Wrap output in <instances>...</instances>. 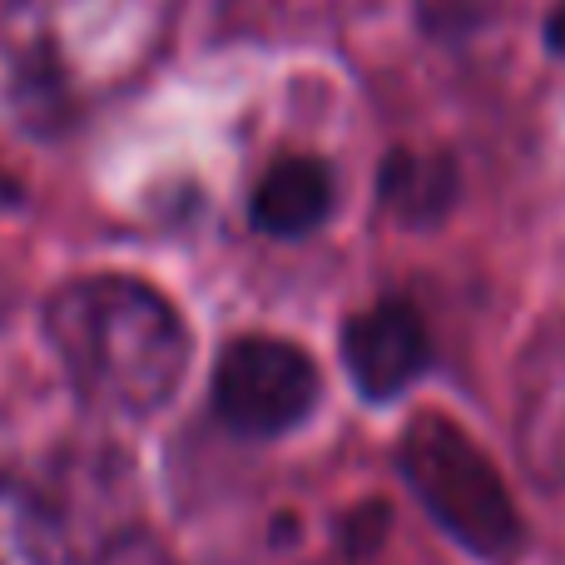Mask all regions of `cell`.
Segmentation results:
<instances>
[{"label": "cell", "mask_w": 565, "mask_h": 565, "mask_svg": "<svg viewBox=\"0 0 565 565\" xmlns=\"http://www.w3.org/2000/svg\"><path fill=\"white\" fill-rule=\"evenodd\" d=\"M45 338L79 402L109 417H149L189 372V322L145 278H75L45 302Z\"/></svg>", "instance_id": "6da1fadb"}, {"label": "cell", "mask_w": 565, "mask_h": 565, "mask_svg": "<svg viewBox=\"0 0 565 565\" xmlns=\"http://www.w3.org/2000/svg\"><path fill=\"white\" fill-rule=\"evenodd\" d=\"M397 471L417 507L447 541H457L481 565H511L526 546L521 507L501 481L497 461L481 451L461 422L441 412H417L397 441Z\"/></svg>", "instance_id": "7a4b0ae2"}, {"label": "cell", "mask_w": 565, "mask_h": 565, "mask_svg": "<svg viewBox=\"0 0 565 565\" xmlns=\"http://www.w3.org/2000/svg\"><path fill=\"white\" fill-rule=\"evenodd\" d=\"M214 417L244 441H274L302 427L322 397L318 362L288 338L248 332L234 338L214 362Z\"/></svg>", "instance_id": "3957f363"}, {"label": "cell", "mask_w": 565, "mask_h": 565, "mask_svg": "<svg viewBox=\"0 0 565 565\" xmlns=\"http://www.w3.org/2000/svg\"><path fill=\"white\" fill-rule=\"evenodd\" d=\"M342 367L367 402H397L427 372L431 338L412 302L382 298L342 322Z\"/></svg>", "instance_id": "277c9868"}, {"label": "cell", "mask_w": 565, "mask_h": 565, "mask_svg": "<svg viewBox=\"0 0 565 565\" xmlns=\"http://www.w3.org/2000/svg\"><path fill=\"white\" fill-rule=\"evenodd\" d=\"M516 441L521 461L546 487H565V322L541 332L521 362Z\"/></svg>", "instance_id": "5b68a950"}, {"label": "cell", "mask_w": 565, "mask_h": 565, "mask_svg": "<svg viewBox=\"0 0 565 565\" xmlns=\"http://www.w3.org/2000/svg\"><path fill=\"white\" fill-rule=\"evenodd\" d=\"M338 209V179L318 154H282L264 169V179L248 194V218L264 238L298 244L318 234Z\"/></svg>", "instance_id": "8992f818"}, {"label": "cell", "mask_w": 565, "mask_h": 565, "mask_svg": "<svg viewBox=\"0 0 565 565\" xmlns=\"http://www.w3.org/2000/svg\"><path fill=\"white\" fill-rule=\"evenodd\" d=\"M461 174L447 154L392 149L377 169V209L402 228H431L457 204Z\"/></svg>", "instance_id": "52a82bcc"}, {"label": "cell", "mask_w": 565, "mask_h": 565, "mask_svg": "<svg viewBox=\"0 0 565 565\" xmlns=\"http://www.w3.org/2000/svg\"><path fill=\"white\" fill-rule=\"evenodd\" d=\"M0 565H65L60 526L15 487H0Z\"/></svg>", "instance_id": "ba28073f"}, {"label": "cell", "mask_w": 565, "mask_h": 565, "mask_svg": "<svg viewBox=\"0 0 565 565\" xmlns=\"http://www.w3.org/2000/svg\"><path fill=\"white\" fill-rule=\"evenodd\" d=\"M95 565H179V561L154 536H145V531H125V536H115L99 551Z\"/></svg>", "instance_id": "9c48e42d"}, {"label": "cell", "mask_w": 565, "mask_h": 565, "mask_svg": "<svg viewBox=\"0 0 565 565\" xmlns=\"http://www.w3.org/2000/svg\"><path fill=\"white\" fill-rule=\"evenodd\" d=\"M387 536V507H362L348 516V546L352 551H372Z\"/></svg>", "instance_id": "30bf717a"}, {"label": "cell", "mask_w": 565, "mask_h": 565, "mask_svg": "<svg viewBox=\"0 0 565 565\" xmlns=\"http://www.w3.org/2000/svg\"><path fill=\"white\" fill-rule=\"evenodd\" d=\"M15 199H20V184L0 169V209H15Z\"/></svg>", "instance_id": "8fae6325"}, {"label": "cell", "mask_w": 565, "mask_h": 565, "mask_svg": "<svg viewBox=\"0 0 565 565\" xmlns=\"http://www.w3.org/2000/svg\"><path fill=\"white\" fill-rule=\"evenodd\" d=\"M6 312H10V288H6V278H0V322H6Z\"/></svg>", "instance_id": "7c38bea8"}]
</instances>
